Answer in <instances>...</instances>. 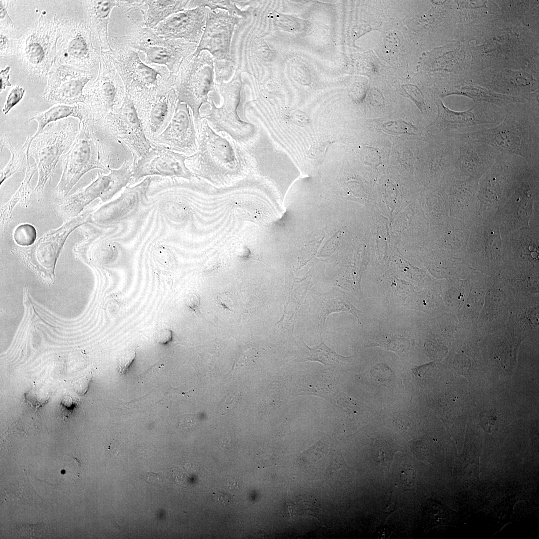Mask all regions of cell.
I'll list each match as a JSON object with an SVG mask.
<instances>
[{
  "label": "cell",
  "mask_w": 539,
  "mask_h": 539,
  "mask_svg": "<svg viewBox=\"0 0 539 539\" xmlns=\"http://www.w3.org/2000/svg\"><path fill=\"white\" fill-rule=\"evenodd\" d=\"M78 135L60 159L62 173L52 197L55 203L66 196L80 178L94 169L109 170L112 149L97 135L98 131L84 112Z\"/></svg>",
  "instance_id": "1"
},
{
  "label": "cell",
  "mask_w": 539,
  "mask_h": 539,
  "mask_svg": "<svg viewBox=\"0 0 539 539\" xmlns=\"http://www.w3.org/2000/svg\"><path fill=\"white\" fill-rule=\"evenodd\" d=\"M197 152L187 160L197 175L211 179L237 176L246 166L245 156L235 142L216 134L206 120L196 129Z\"/></svg>",
  "instance_id": "2"
},
{
  "label": "cell",
  "mask_w": 539,
  "mask_h": 539,
  "mask_svg": "<svg viewBox=\"0 0 539 539\" xmlns=\"http://www.w3.org/2000/svg\"><path fill=\"white\" fill-rule=\"evenodd\" d=\"M121 14L124 22L122 34L113 36L122 44L145 54L146 64L166 67L169 78L175 80L182 62L195 51L198 44L183 39L165 38L153 29L145 26L141 20L131 19Z\"/></svg>",
  "instance_id": "3"
},
{
  "label": "cell",
  "mask_w": 539,
  "mask_h": 539,
  "mask_svg": "<svg viewBox=\"0 0 539 539\" xmlns=\"http://www.w3.org/2000/svg\"><path fill=\"white\" fill-rule=\"evenodd\" d=\"M109 41L110 49L107 52L134 105L154 91L174 87L175 80L169 78L166 67L147 65L141 60L140 52L122 44L114 36L109 35Z\"/></svg>",
  "instance_id": "4"
},
{
  "label": "cell",
  "mask_w": 539,
  "mask_h": 539,
  "mask_svg": "<svg viewBox=\"0 0 539 539\" xmlns=\"http://www.w3.org/2000/svg\"><path fill=\"white\" fill-rule=\"evenodd\" d=\"M59 37L57 18L41 15L15 39V56L25 75L38 81L46 79L56 57Z\"/></svg>",
  "instance_id": "5"
},
{
  "label": "cell",
  "mask_w": 539,
  "mask_h": 539,
  "mask_svg": "<svg viewBox=\"0 0 539 539\" xmlns=\"http://www.w3.org/2000/svg\"><path fill=\"white\" fill-rule=\"evenodd\" d=\"M79 121L68 117L48 124L33 137L29 155L35 160L38 180L34 191L37 201L42 200L46 183L50 181L57 164L74 142L79 130Z\"/></svg>",
  "instance_id": "6"
},
{
  "label": "cell",
  "mask_w": 539,
  "mask_h": 539,
  "mask_svg": "<svg viewBox=\"0 0 539 539\" xmlns=\"http://www.w3.org/2000/svg\"><path fill=\"white\" fill-rule=\"evenodd\" d=\"M93 210L94 207L88 208L59 228L46 232L32 245L13 248L12 252L41 281L49 285L53 284L56 262L67 238L77 228L90 221Z\"/></svg>",
  "instance_id": "7"
},
{
  "label": "cell",
  "mask_w": 539,
  "mask_h": 539,
  "mask_svg": "<svg viewBox=\"0 0 539 539\" xmlns=\"http://www.w3.org/2000/svg\"><path fill=\"white\" fill-rule=\"evenodd\" d=\"M214 70L212 56L203 51L187 57L175 76L174 87L178 101L191 109L196 129L202 119L200 108L208 102L209 93L214 90Z\"/></svg>",
  "instance_id": "8"
},
{
  "label": "cell",
  "mask_w": 539,
  "mask_h": 539,
  "mask_svg": "<svg viewBox=\"0 0 539 539\" xmlns=\"http://www.w3.org/2000/svg\"><path fill=\"white\" fill-rule=\"evenodd\" d=\"M95 128L111 140L123 142L133 155V163L146 154L153 143L146 136L137 110L126 95L121 107L116 112L102 116L87 113Z\"/></svg>",
  "instance_id": "9"
},
{
  "label": "cell",
  "mask_w": 539,
  "mask_h": 539,
  "mask_svg": "<svg viewBox=\"0 0 539 539\" xmlns=\"http://www.w3.org/2000/svg\"><path fill=\"white\" fill-rule=\"evenodd\" d=\"M241 20V17L223 10H208L203 35L193 54L208 51L214 60L215 79L218 83L228 80L233 72L231 39L235 25Z\"/></svg>",
  "instance_id": "10"
},
{
  "label": "cell",
  "mask_w": 539,
  "mask_h": 539,
  "mask_svg": "<svg viewBox=\"0 0 539 539\" xmlns=\"http://www.w3.org/2000/svg\"><path fill=\"white\" fill-rule=\"evenodd\" d=\"M96 80L88 84L83 91L84 102L93 116H102L117 111L126 96L123 81L107 51H101Z\"/></svg>",
  "instance_id": "11"
},
{
  "label": "cell",
  "mask_w": 539,
  "mask_h": 539,
  "mask_svg": "<svg viewBox=\"0 0 539 539\" xmlns=\"http://www.w3.org/2000/svg\"><path fill=\"white\" fill-rule=\"evenodd\" d=\"M59 37L56 58L62 64L82 70L93 69L98 55L87 22L77 18H57Z\"/></svg>",
  "instance_id": "12"
},
{
  "label": "cell",
  "mask_w": 539,
  "mask_h": 539,
  "mask_svg": "<svg viewBox=\"0 0 539 539\" xmlns=\"http://www.w3.org/2000/svg\"><path fill=\"white\" fill-rule=\"evenodd\" d=\"M132 166L133 160H126L119 168H110L107 175L99 172L97 178L89 185L58 203L56 207L58 213L64 218L71 219L97 198H99L102 202L108 201L129 182Z\"/></svg>",
  "instance_id": "13"
},
{
  "label": "cell",
  "mask_w": 539,
  "mask_h": 539,
  "mask_svg": "<svg viewBox=\"0 0 539 539\" xmlns=\"http://www.w3.org/2000/svg\"><path fill=\"white\" fill-rule=\"evenodd\" d=\"M93 76L90 71L61 64L55 58L46 79L43 99L54 104L83 103V91Z\"/></svg>",
  "instance_id": "14"
},
{
  "label": "cell",
  "mask_w": 539,
  "mask_h": 539,
  "mask_svg": "<svg viewBox=\"0 0 539 539\" xmlns=\"http://www.w3.org/2000/svg\"><path fill=\"white\" fill-rule=\"evenodd\" d=\"M188 157L153 143L149 152L133 163L131 178L136 181L144 176L160 175L191 179L194 175L186 166Z\"/></svg>",
  "instance_id": "15"
},
{
  "label": "cell",
  "mask_w": 539,
  "mask_h": 539,
  "mask_svg": "<svg viewBox=\"0 0 539 539\" xmlns=\"http://www.w3.org/2000/svg\"><path fill=\"white\" fill-rule=\"evenodd\" d=\"M178 102L173 87L154 91L135 105L145 134L152 142L167 127Z\"/></svg>",
  "instance_id": "16"
},
{
  "label": "cell",
  "mask_w": 539,
  "mask_h": 539,
  "mask_svg": "<svg viewBox=\"0 0 539 539\" xmlns=\"http://www.w3.org/2000/svg\"><path fill=\"white\" fill-rule=\"evenodd\" d=\"M153 143L188 156L197 152V131L194 117L186 104L178 101L170 123Z\"/></svg>",
  "instance_id": "17"
},
{
  "label": "cell",
  "mask_w": 539,
  "mask_h": 539,
  "mask_svg": "<svg viewBox=\"0 0 539 539\" xmlns=\"http://www.w3.org/2000/svg\"><path fill=\"white\" fill-rule=\"evenodd\" d=\"M209 8L201 6L174 14L153 28L170 39H183L198 44L206 25Z\"/></svg>",
  "instance_id": "18"
},
{
  "label": "cell",
  "mask_w": 539,
  "mask_h": 539,
  "mask_svg": "<svg viewBox=\"0 0 539 539\" xmlns=\"http://www.w3.org/2000/svg\"><path fill=\"white\" fill-rule=\"evenodd\" d=\"M117 7L124 15L127 16L131 12L139 11L142 15V24L153 29L172 15L188 10L189 0H117Z\"/></svg>",
  "instance_id": "19"
},
{
  "label": "cell",
  "mask_w": 539,
  "mask_h": 539,
  "mask_svg": "<svg viewBox=\"0 0 539 539\" xmlns=\"http://www.w3.org/2000/svg\"><path fill=\"white\" fill-rule=\"evenodd\" d=\"M81 5L86 18L94 46L98 54L110 49L108 33L111 12L117 7V0H82Z\"/></svg>",
  "instance_id": "20"
},
{
  "label": "cell",
  "mask_w": 539,
  "mask_h": 539,
  "mask_svg": "<svg viewBox=\"0 0 539 539\" xmlns=\"http://www.w3.org/2000/svg\"><path fill=\"white\" fill-rule=\"evenodd\" d=\"M316 312L320 321L325 323L328 316L334 312H344L353 314L359 321L363 312L356 309L349 301L345 293L337 289L322 294L316 298Z\"/></svg>",
  "instance_id": "21"
},
{
  "label": "cell",
  "mask_w": 539,
  "mask_h": 539,
  "mask_svg": "<svg viewBox=\"0 0 539 539\" xmlns=\"http://www.w3.org/2000/svg\"><path fill=\"white\" fill-rule=\"evenodd\" d=\"M37 169V164L34 163L30 164L27 168L25 177L18 190L11 199L0 209V231L1 237H3L6 232L7 227L11 220L12 213L14 207L18 203L22 206L27 207L31 198L33 188L31 185V181Z\"/></svg>",
  "instance_id": "22"
},
{
  "label": "cell",
  "mask_w": 539,
  "mask_h": 539,
  "mask_svg": "<svg viewBox=\"0 0 539 539\" xmlns=\"http://www.w3.org/2000/svg\"><path fill=\"white\" fill-rule=\"evenodd\" d=\"M33 136L29 135L20 148H16L8 136L4 134L2 138V147H6L11 153V158L5 167L0 171V185L7 178L17 172H26L29 163V150Z\"/></svg>",
  "instance_id": "23"
},
{
  "label": "cell",
  "mask_w": 539,
  "mask_h": 539,
  "mask_svg": "<svg viewBox=\"0 0 539 539\" xmlns=\"http://www.w3.org/2000/svg\"><path fill=\"white\" fill-rule=\"evenodd\" d=\"M84 111L83 103L74 105L56 104L48 110L34 113L29 121L35 120L38 127L33 135L35 137L41 133L50 123H53L70 117L76 118L81 121L84 117Z\"/></svg>",
  "instance_id": "24"
},
{
  "label": "cell",
  "mask_w": 539,
  "mask_h": 539,
  "mask_svg": "<svg viewBox=\"0 0 539 539\" xmlns=\"http://www.w3.org/2000/svg\"><path fill=\"white\" fill-rule=\"evenodd\" d=\"M247 3V1L240 0H189V9H194L198 7H206L214 10L218 8L227 11L230 15H235L241 18L247 17L249 14L248 10H242L238 8L236 4Z\"/></svg>",
  "instance_id": "25"
},
{
  "label": "cell",
  "mask_w": 539,
  "mask_h": 539,
  "mask_svg": "<svg viewBox=\"0 0 539 539\" xmlns=\"http://www.w3.org/2000/svg\"><path fill=\"white\" fill-rule=\"evenodd\" d=\"M440 116L446 125L450 128H461L475 124V117L470 110L464 112L452 111L441 103L439 105Z\"/></svg>",
  "instance_id": "26"
},
{
  "label": "cell",
  "mask_w": 539,
  "mask_h": 539,
  "mask_svg": "<svg viewBox=\"0 0 539 539\" xmlns=\"http://www.w3.org/2000/svg\"><path fill=\"white\" fill-rule=\"evenodd\" d=\"M320 334L321 343L318 346L311 348L305 344L308 350V353L307 357L302 361H318L325 365H329L339 362L340 360L347 358L338 355L333 349L327 346L323 341L320 333Z\"/></svg>",
  "instance_id": "27"
},
{
  "label": "cell",
  "mask_w": 539,
  "mask_h": 539,
  "mask_svg": "<svg viewBox=\"0 0 539 539\" xmlns=\"http://www.w3.org/2000/svg\"><path fill=\"white\" fill-rule=\"evenodd\" d=\"M37 232L35 227L29 224L19 225L13 234L15 242L21 246L32 245L35 242Z\"/></svg>",
  "instance_id": "28"
},
{
  "label": "cell",
  "mask_w": 539,
  "mask_h": 539,
  "mask_svg": "<svg viewBox=\"0 0 539 539\" xmlns=\"http://www.w3.org/2000/svg\"><path fill=\"white\" fill-rule=\"evenodd\" d=\"M13 32L0 28V55L1 59L15 56V39Z\"/></svg>",
  "instance_id": "29"
},
{
  "label": "cell",
  "mask_w": 539,
  "mask_h": 539,
  "mask_svg": "<svg viewBox=\"0 0 539 539\" xmlns=\"http://www.w3.org/2000/svg\"><path fill=\"white\" fill-rule=\"evenodd\" d=\"M15 1H0V28L14 32L18 29L10 17L7 8L14 4Z\"/></svg>",
  "instance_id": "30"
},
{
  "label": "cell",
  "mask_w": 539,
  "mask_h": 539,
  "mask_svg": "<svg viewBox=\"0 0 539 539\" xmlns=\"http://www.w3.org/2000/svg\"><path fill=\"white\" fill-rule=\"evenodd\" d=\"M25 92V89L20 86H15L11 89L2 109L4 114H7L22 99Z\"/></svg>",
  "instance_id": "31"
},
{
  "label": "cell",
  "mask_w": 539,
  "mask_h": 539,
  "mask_svg": "<svg viewBox=\"0 0 539 539\" xmlns=\"http://www.w3.org/2000/svg\"><path fill=\"white\" fill-rule=\"evenodd\" d=\"M136 351L133 348H129L123 350L118 359V371L123 374L128 369L136 357Z\"/></svg>",
  "instance_id": "32"
},
{
  "label": "cell",
  "mask_w": 539,
  "mask_h": 539,
  "mask_svg": "<svg viewBox=\"0 0 539 539\" xmlns=\"http://www.w3.org/2000/svg\"><path fill=\"white\" fill-rule=\"evenodd\" d=\"M234 299V297L229 292H224L217 295L216 302L223 309L233 311Z\"/></svg>",
  "instance_id": "33"
},
{
  "label": "cell",
  "mask_w": 539,
  "mask_h": 539,
  "mask_svg": "<svg viewBox=\"0 0 539 539\" xmlns=\"http://www.w3.org/2000/svg\"><path fill=\"white\" fill-rule=\"evenodd\" d=\"M251 357V348L248 344L242 346L239 348L236 355L235 363L236 365H240L248 363V360Z\"/></svg>",
  "instance_id": "34"
},
{
  "label": "cell",
  "mask_w": 539,
  "mask_h": 539,
  "mask_svg": "<svg viewBox=\"0 0 539 539\" xmlns=\"http://www.w3.org/2000/svg\"><path fill=\"white\" fill-rule=\"evenodd\" d=\"M172 338V331L167 328H164L156 333L155 336L156 342L161 345H164L169 342Z\"/></svg>",
  "instance_id": "35"
},
{
  "label": "cell",
  "mask_w": 539,
  "mask_h": 539,
  "mask_svg": "<svg viewBox=\"0 0 539 539\" xmlns=\"http://www.w3.org/2000/svg\"><path fill=\"white\" fill-rule=\"evenodd\" d=\"M10 67H6L4 69L1 70L0 72V92L1 93L8 86H11V84L9 81V71Z\"/></svg>",
  "instance_id": "36"
},
{
  "label": "cell",
  "mask_w": 539,
  "mask_h": 539,
  "mask_svg": "<svg viewBox=\"0 0 539 539\" xmlns=\"http://www.w3.org/2000/svg\"><path fill=\"white\" fill-rule=\"evenodd\" d=\"M200 299L198 296L195 293H190L185 299L186 306L193 311H196L199 306Z\"/></svg>",
  "instance_id": "37"
},
{
  "label": "cell",
  "mask_w": 539,
  "mask_h": 539,
  "mask_svg": "<svg viewBox=\"0 0 539 539\" xmlns=\"http://www.w3.org/2000/svg\"><path fill=\"white\" fill-rule=\"evenodd\" d=\"M142 477L147 483L152 485L156 484L161 478L160 473L154 472L145 473Z\"/></svg>",
  "instance_id": "38"
},
{
  "label": "cell",
  "mask_w": 539,
  "mask_h": 539,
  "mask_svg": "<svg viewBox=\"0 0 539 539\" xmlns=\"http://www.w3.org/2000/svg\"><path fill=\"white\" fill-rule=\"evenodd\" d=\"M213 495L218 501L222 503H228L232 499L229 495L220 492L214 493Z\"/></svg>",
  "instance_id": "39"
},
{
  "label": "cell",
  "mask_w": 539,
  "mask_h": 539,
  "mask_svg": "<svg viewBox=\"0 0 539 539\" xmlns=\"http://www.w3.org/2000/svg\"><path fill=\"white\" fill-rule=\"evenodd\" d=\"M228 487L230 489H239V486L238 482L235 480H231L228 483Z\"/></svg>",
  "instance_id": "40"
}]
</instances>
